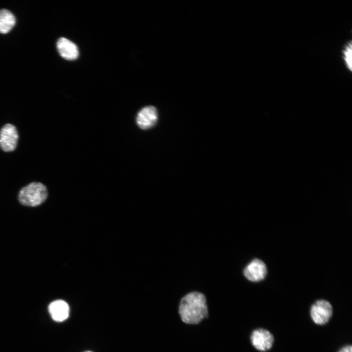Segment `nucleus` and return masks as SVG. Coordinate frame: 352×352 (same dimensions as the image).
Returning a JSON list of instances; mask_svg holds the SVG:
<instances>
[{
  "label": "nucleus",
  "mask_w": 352,
  "mask_h": 352,
  "mask_svg": "<svg viewBox=\"0 0 352 352\" xmlns=\"http://www.w3.org/2000/svg\"><path fill=\"white\" fill-rule=\"evenodd\" d=\"M178 313L183 322L196 325L208 317V309L205 296L193 291L183 297L178 306Z\"/></svg>",
  "instance_id": "nucleus-1"
},
{
  "label": "nucleus",
  "mask_w": 352,
  "mask_h": 352,
  "mask_svg": "<svg viewBox=\"0 0 352 352\" xmlns=\"http://www.w3.org/2000/svg\"><path fill=\"white\" fill-rule=\"evenodd\" d=\"M47 195L45 185L40 182H33L20 190L18 199L22 205L34 207L44 202Z\"/></svg>",
  "instance_id": "nucleus-2"
},
{
  "label": "nucleus",
  "mask_w": 352,
  "mask_h": 352,
  "mask_svg": "<svg viewBox=\"0 0 352 352\" xmlns=\"http://www.w3.org/2000/svg\"><path fill=\"white\" fill-rule=\"evenodd\" d=\"M332 312L331 305L325 300L316 301L310 309V315L312 321L319 325L327 324L331 318Z\"/></svg>",
  "instance_id": "nucleus-3"
},
{
  "label": "nucleus",
  "mask_w": 352,
  "mask_h": 352,
  "mask_svg": "<svg viewBox=\"0 0 352 352\" xmlns=\"http://www.w3.org/2000/svg\"><path fill=\"white\" fill-rule=\"evenodd\" d=\"M19 134L15 126L11 124L4 125L0 130V148L5 152L15 150Z\"/></svg>",
  "instance_id": "nucleus-4"
},
{
  "label": "nucleus",
  "mask_w": 352,
  "mask_h": 352,
  "mask_svg": "<svg viewBox=\"0 0 352 352\" xmlns=\"http://www.w3.org/2000/svg\"><path fill=\"white\" fill-rule=\"evenodd\" d=\"M250 340L252 345L256 349L261 352H265L271 348L274 338L269 331L259 328L252 332Z\"/></svg>",
  "instance_id": "nucleus-5"
},
{
  "label": "nucleus",
  "mask_w": 352,
  "mask_h": 352,
  "mask_svg": "<svg viewBox=\"0 0 352 352\" xmlns=\"http://www.w3.org/2000/svg\"><path fill=\"white\" fill-rule=\"evenodd\" d=\"M267 274L265 264L261 260L255 259L250 262L243 270L244 276L249 281L254 282L264 279Z\"/></svg>",
  "instance_id": "nucleus-6"
},
{
  "label": "nucleus",
  "mask_w": 352,
  "mask_h": 352,
  "mask_svg": "<svg viewBox=\"0 0 352 352\" xmlns=\"http://www.w3.org/2000/svg\"><path fill=\"white\" fill-rule=\"evenodd\" d=\"M157 118L156 108L152 106H148L142 108L138 112L136 121L140 129L147 130L155 125Z\"/></svg>",
  "instance_id": "nucleus-7"
},
{
  "label": "nucleus",
  "mask_w": 352,
  "mask_h": 352,
  "mask_svg": "<svg viewBox=\"0 0 352 352\" xmlns=\"http://www.w3.org/2000/svg\"><path fill=\"white\" fill-rule=\"evenodd\" d=\"M49 313L53 320L63 322L69 316L70 309L68 304L62 300L52 302L48 306Z\"/></svg>",
  "instance_id": "nucleus-8"
},
{
  "label": "nucleus",
  "mask_w": 352,
  "mask_h": 352,
  "mask_svg": "<svg viewBox=\"0 0 352 352\" xmlns=\"http://www.w3.org/2000/svg\"><path fill=\"white\" fill-rule=\"evenodd\" d=\"M56 45L59 54L64 59L73 60L78 57L79 50L77 46L68 39L64 37L60 38Z\"/></svg>",
  "instance_id": "nucleus-9"
},
{
  "label": "nucleus",
  "mask_w": 352,
  "mask_h": 352,
  "mask_svg": "<svg viewBox=\"0 0 352 352\" xmlns=\"http://www.w3.org/2000/svg\"><path fill=\"white\" fill-rule=\"evenodd\" d=\"M15 23V17L10 11L6 9L0 10V33H8Z\"/></svg>",
  "instance_id": "nucleus-10"
},
{
  "label": "nucleus",
  "mask_w": 352,
  "mask_h": 352,
  "mask_svg": "<svg viewBox=\"0 0 352 352\" xmlns=\"http://www.w3.org/2000/svg\"><path fill=\"white\" fill-rule=\"evenodd\" d=\"M352 42L348 43L343 50V59L347 68L352 70Z\"/></svg>",
  "instance_id": "nucleus-11"
},
{
  "label": "nucleus",
  "mask_w": 352,
  "mask_h": 352,
  "mask_svg": "<svg viewBox=\"0 0 352 352\" xmlns=\"http://www.w3.org/2000/svg\"><path fill=\"white\" fill-rule=\"evenodd\" d=\"M338 352H352V345H346L342 348Z\"/></svg>",
  "instance_id": "nucleus-12"
},
{
  "label": "nucleus",
  "mask_w": 352,
  "mask_h": 352,
  "mask_svg": "<svg viewBox=\"0 0 352 352\" xmlns=\"http://www.w3.org/2000/svg\"><path fill=\"white\" fill-rule=\"evenodd\" d=\"M91 352V351H86V352Z\"/></svg>",
  "instance_id": "nucleus-13"
}]
</instances>
